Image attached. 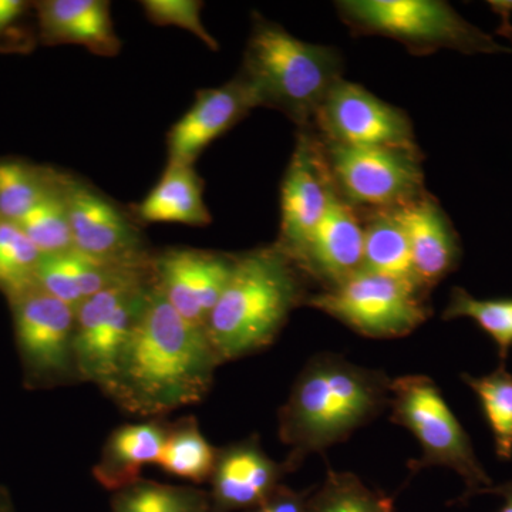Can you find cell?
<instances>
[{"label":"cell","mask_w":512,"mask_h":512,"mask_svg":"<svg viewBox=\"0 0 512 512\" xmlns=\"http://www.w3.org/2000/svg\"><path fill=\"white\" fill-rule=\"evenodd\" d=\"M30 8L32 3L25 0H0V42Z\"/></svg>","instance_id":"836d02e7"},{"label":"cell","mask_w":512,"mask_h":512,"mask_svg":"<svg viewBox=\"0 0 512 512\" xmlns=\"http://www.w3.org/2000/svg\"><path fill=\"white\" fill-rule=\"evenodd\" d=\"M254 109V96L238 74L220 87L198 90L190 110L168 131L167 164L194 165L205 148Z\"/></svg>","instance_id":"9a60e30c"},{"label":"cell","mask_w":512,"mask_h":512,"mask_svg":"<svg viewBox=\"0 0 512 512\" xmlns=\"http://www.w3.org/2000/svg\"><path fill=\"white\" fill-rule=\"evenodd\" d=\"M394 211L409 238L414 276L430 292L460 264L463 249L456 228L427 191Z\"/></svg>","instance_id":"ac0fdd59"},{"label":"cell","mask_w":512,"mask_h":512,"mask_svg":"<svg viewBox=\"0 0 512 512\" xmlns=\"http://www.w3.org/2000/svg\"><path fill=\"white\" fill-rule=\"evenodd\" d=\"M0 512H16L8 490L3 487H0Z\"/></svg>","instance_id":"d590c367"},{"label":"cell","mask_w":512,"mask_h":512,"mask_svg":"<svg viewBox=\"0 0 512 512\" xmlns=\"http://www.w3.org/2000/svg\"><path fill=\"white\" fill-rule=\"evenodd\" d=\"M207 330L180 315L156 284L103 393L141 419L201 403L221 365Z\"/></svg>","instance_id":"6da1fadb"},{"label":"cell","mask_w":512,"mask_h":512,"mask_svg":"<svg viewBox=\"0 0 512 512\" xmlns=\"http://www.w3.org/2000/svg\"><path fill=\"white\" fill-rule=\"evenodd\" d=\"M111 512H210V494L197 485H171L141 478L113 493Z\"/></svg>","instance_id":"484cf974"},{"label":"cell","mask_w":512,"mask_h":512,"mask_svg":"<svg viewBox=\"0 0 512 512\" xmlns=\"http://www.w3.org/2000/svg\"><path fill=\"white\" fill-rule=\"evenodd\" d=\"M16 224L42 255L60 254L73 249L72 228L64 197L63 171H57L52 188Z\"/></svg>","instance_id":"4316f807"},{"label":"cell","mask_w":512,"mask_h":512,"mask_svg":"<svg viewBox=\"0 0 512 512\" xmlns=\"http://www.w3.org/2000/svg\"><path fill=\"white\" fill-rule=\"evenodd\" d=\"M167 429L165 419H151L111 431L93 467L97 483L116 493L141 480L144 467L157 466Z\"/></svg>","instance_id":"44dd1931"},{"label":"cell","mask_w":512,"mask_h":512,"mask_svg":"<svg viewBox=\"0 0 512 512\" xmlns=\"http://www.w3.org/2000/svg\"><path fill=\"white\" fill-rule=\"evenodd\" d=\"M322 146L336 191L356 211L396 210L426 192L419 147Z\"/></svg>","instance_id":"ba28073f"},{"label":"cell","mask_w":512,"mask_h":512,"mask_svg":"<svg viewBox=\"0 0 512 512\" xmlns=\"http://www.w3.org/2000/svg\"><path fill=\"white\" fill-rule=\"evenodd\" d=\"M468 318L494 340L505 362L512 348V299H477L463 288H453L443 319Z\"/></svg>","instance_id":"4dcf8cb0"},{"label":"cell","mask_w":512,"mask_h":512,"mask_svg":"<svg viewBox=\"0 0 512 512\" xmlns=\"http://www.w3.org/2000/svg\"><path fill=\"white\" fill-rule=\"evenodd\" d=\"M333 188L318 134L312 126L298 128L295 148L282 180L281 228L275 242L298 266L325 215Z\"/></svg>","instance_id":"4fadbf2b"},{"label":"cell","mask_w":512,"mask_h":512,"mask_svg":"<svg viewBox=\"0 0 512 512\" xmlns=\"http://www.w3.org/2000/svg\"><path fill=\"white\" fill-rule=\"evenodd\" d=\"M390 383L382 370L356 365L336 353L312 357L279 410V439L289 447L284 461L289 471L377 419L390 404Z\"/></svg>","instance_id":"7a4b0ae2"},{"label":"cell","mask_w":512,"mask_h":512,"mask_svg":"<svg viewBox=\"0 0 512 512\" xmlns=\"http://www.w3.org/2000/svg\"><path fill=\"white\" fill-rule=\"evenodd\" d=\"M16 346L29 389L79 382L74 359L76 308L40 286L9 302Z\"/></svg>","instance_id":"30bf717a"},{"label":"cell","mask_w":512,"mask_h":512,"mask_svg":"<svg viewBox=\"0 0 512 512\" xmlns=\"http://www.w3.org/2000/svg\"><path fill=\"white\" fill-rule=\"evenodd\" d=\"M291 474L272 460L256 436L218 448L210 480V512H247L264 503Z\"/></svg>","instance_id":"2e32d148"},{"label":"cell","mask_w":512,"mask_h":512,"mask_svg":"<svg viewBox=\"0 0 512 512\" xmlns=\"http://www.w3.org/2000/svg\"><path fill=\"white\" fill-rule=\"evenodd\" d=\"M33 9L43 45H77L97 56L119 55L121 40L107 0H42Z\"/></svg>","instance_id":"d6986e66"},{"label":"cell","mask_w":512,"mask_h":512,"mask_svg":"<svg viewBox=\"0 0 512 512\" xmlns=\"http://www.w3.org/2000/svg\"><path fill=\"white\" fill-rule=\"evenodd\" d=\"M308 512H393V500L370 490L355 474L330 470L309 493Z\"/></svg>","instance_id":"f546056e"},{"label":"cell","mask_w":512,"mask_h":512,"mask_svg":"<svg viewBox=\"0 0 512 512\" xmlns=\"http://www.w3.org/2000/svg\"><path fill=\"white\" fill-rule=\"evenodd\" d=\"M153 285L151 269L104 289L76 308L74 359L79 382L104 390Z\"/></svg>","instance_id":"9c48e42d"},{"label":"cell","mask_w":512,"mask_h":512,"mask_svg":"<svg viewBox=\"0 0 512 512\" xmlns=\"http://www.w3.org/2000/svg\"><path fill=\"white\" fill-rule=\"evenodd\" d=\"M140 5L146 18L154 25L177 26L198 37L212 52L220 50L218 40L202 23L201 10L204 3L200 0H143Z\"/></svg>","instance_id":"1f68e13d"},{"label":"cell","mask_w":512,"mask_h":512,"mask_svg":"<svg viewBox=\"0 0 512 512\" xmlns=\"http://www.w3.org/2000/svg\"><path fill=\"white\" fill-rule=\"evenodd\" d=\"M237 254L195 248L154 252L151 275L167 302L192 325L205 328L234 272Z\"/></svg>","instance_id":"5bb4252c"},{"label":"cell","mask_w":512,"mask_h":512,"mask_svg":"<svg viewBox=\"0 0 512 512\" xmlns=\"http://www.w3.org/2000/svg\"><path fill=\"white\" fill-rule=\"evenodd\" d=\"M363 249L362 217L335 187L299 266L312 282L322 286V291H329L362 271Z\"/></svg>","instance_id":"e0dca14e"},{"label":"cell","mask_w":512,"mask_h":512,"mask_svg":"<svg viewBox=\"0 0 512 512\" xmlns=\"http://www.w3.org/2000/svg\"><path fill=\"white\" fill-rule=\"evenodd\" d=\"M464 383L476 393L493 433L495 453L501 460L512 458V375L501 363L490 375H463Z\"/></svg>","instance_id":"f1b7e54d"},{"label":"cell","mask_w":512,"mask_h":512,"mask_svg":"<svg viewBox=\"0 0 512 512\" xmlns=\"http://www.w3.org/2000/svg\"><path fill=\"white\" fill-rule=\"evenodd\" d=\"M340 19L357 35L389 37L412 53L440 49L474 53L510 52L493 37L471 25L446 2L437 0H343L336 2Z\"/></svg>","instance_id":"8992f818"},{"label":"cell","mask_w":512,"mask_h":512,"mask_svg":"<svg viewBox=\"0 0 512 512\" xmlns=\"http://www.w3.org/2000/svg\"><path fill=\"white\" fill-rule=\"evenodd\" d=\"M309 491H295L281 484L264 503L247 512H308Z\"/></svg>","instance_id":"d6a6232c"},{"label":"cell","mask_w":512,"mask_h":512,"mask_svg":"<svg viewBox=\"0 0 512 512\" xmlns=\"http://www.w3.org/2000/svg\"><path fill=\"white\" fill-rule=\"evenodd\" d=\"M63 187L73 249L114 264H151L154 251L130 211L79 175L63 171Z\"/></svg>","instance_id":"8fae6325"},{"label":"cell","mask_w":512,"mask_h":512,"mask_svg":"<svg viewBox=\"0 0 512 512\" xmlns=\"http://www.w3.org/2000/svg\"><path fill=\"white\" fill-rule=\"evenodd\" d=\"M323 143L349 147H417L412 121L365 87L340 79L312 123Z\"/></svg>","instance_id":"7c38bea8"},{"label":"cell","mask_w":512,"mask_h":512,"mask_svg":"<svg viewBox=\"0 0 512 512\" xmlns=\"http://www.w3.org/2000/svg\"><path fill=\"white\" fill-rule=\"evenodd\" d=\"M150 269L151 264H114L70 249L60 254L42 256L37 271V286L77 308L96 293Z\"/></svg>","instance_id":"ffe728a7"},{"label":"cell","mask_w":512,"mask_h":512,"mask_svg":"<svg viewBox=\"0 0 512 512\" xmlns=\"http://www.w3.org/2000/svg\"><path fill=\"white\" fill-rule=\"evenodd\" d=\"M130 212L140 225L207 227L212 222L204 200V181L194 165L167 164L153 190L133 205Z\"/></svg>","instance_id":"7402d4cb"},{"label":"cell","mask_w":512,"mask_h":512,"mask_svg":"<svg viewBox=\"0 0 512 512\" xmlns=\"http://www.w3.org/2000/svg\"><path fill=\"white\" fill-rule=\"evenodd\" d=\"M343 60L333 47L303 42L254 13L238 76L256 106L281 111L298 128L311 127L332 87L343 79Z\"/></svg>","instance_id":"277c9868"},{"label":"cell","mask_w":512,"mask_h":512,"mask_svg":"<svg viewBox=\"0 0 512 512\" xmlns=\"http://www.w3.org/2000/svg\"><path fill=\"white\" fill-rule=\"evenodd\" d=\"M390 420L419 441L421 457L410 460L412 473L429 467L456 471L466 484L461 501L485 494L493 481L481 466L470 437L433 379L423 375L397 377L390 383Z\"/></svg>","instance_id":"5b68a950"},{"label":"cell","mask_w":512,"mask_h":512,"mask_svg":"<svg viewBox=\"0 0 512 512\" xmlns=\"http://www.w3.org/2000/svg\"><path fill=\"white\" fill-rule=\"evenodd\" d=\"M429 295L416 282L362 269L338 288L312 293L306 305L365 338L394 339L430 318Z\"/></svg>","instance_id":"52a82bcc"},{"label":"cell","mask_w":512,"mask_h":512,"mask_svg":"<svg viewBox=\"0 0 512 512\" xmlns=\"http://www.w3.org/2000/svg\"><path fill=\"white\" fill-rule=\"evenodd\" d=\"M56 168L0 157V218L19 222L55 184Z\"/></svg>","instance_id":"d4e9b609"},{"label":"cell","mask_w":512,"mask_h":512,"mask_svg":"<svg viewBox=\"0 0 512 512\" xmlns=\"http://www.w3.org/2000/svg\"><path fill=\"white\" fill-rule=\"evenodd\" d=\"M42 256L16 222L0 218V293L8 302L36 288Z\"/></svg>","instance_id":"83f0119b"},{"label":"cell","mask_w":512,"mask_h":512,"mask_svg":"<svg viewBox=\"0 0 512 512\" xmlns=\"http://www.w3.org/2000/svg\"><path fill=\"white\" fill-rule=\"evenodd\" d=\"M359 214L365 231L363 269L419 284L414 276L409 238L396 211H367Z\"/></svg>","instance_id":"603a6c76"},{"label":"cell","mask_w":512,"mask_h":512,"mask_svg":"<svg viewBox=\"0 0 512 512\" xmlns=\"http://www.w3.org/2000/svg\"><path fill=\"white\" fill-rule=\"evenodd\" d=\"M311 282L275 242L237 254L234 272L205 325L221 362L269 348L291 313L306 305Z\"/></svg>","instance_id":"3957f363"},{"label":"cell","mask_w":512,"mask_h":512,"mask_svg":"<svg viewBox=\"0 0 512 512\" xmlns=\"http://www.w3.org/2000/svg\"><path fill=\"white\" fill-rule=\"evenodd\" d=\"M485 494H495L503 498L504 504L498 512H512V480L507 483L497 485V487L488 488Z\"/></svg>","instance_id":"e575fe53"},{"label":"cell","mask_w":512,"mask_h":512,"mask_svg":"<svg viewBox=\"0 0 512 512\" xmlns=\"http://www.w3.org/2000/svg\"><path fill=\"white\" fill-rule=\"evenodd\" d=\"M218 448L202 434L194 416L168 421L163 448L157 467L168 476L180 478L191 485L210 483Z\"/></svg>","instance_id":"cb8c5ba5"}]
</instances>
